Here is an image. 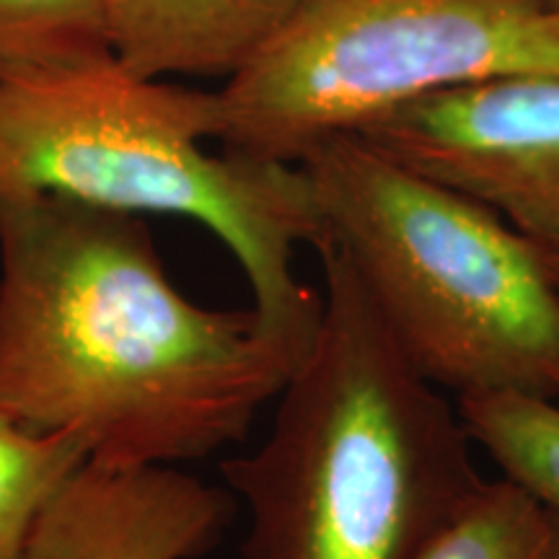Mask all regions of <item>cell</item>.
I'll list each match as a JSON object with an SVG mask.
<instances>
[{
  "instance_id": "obj_1",
  "label": "cell",
  "mask_w": 559,
  "mask_h": 559,
  "mask_svg": "<svg viewBox=\"0 0 559 559\" xmlns=\"http://www.w3.org/2000/svg\"><path fill=\"white\" fill-rule=\"evenodd\" d=\"M317 326L198 306L143 215L0 194V412L75 432L91 464L177 466L239 443Z\"/></svg>"
},
{
  "instance_id": "obj_2",
  "label": "cell",
  "mask_w": 559,
  "mask_h": 559,
  "mask_svg": "<svg viewBox=\"0 0 559 559\" xmlns=\"http://www.w3.org/2000/svg\"><path fill=\"white\" fill-rule=\"evenodd\" d=\"M324 306L267 438L221 464L243 559H419L485 485L456 402L389 337L345 257L317 243Z\"/></svg>"
},
{
  "instance_id": "obj_3",
  "label": "cell",
  "mask_w": 559,
  "mask_h": 559,
  "mask_svg": "<svg viewBox=\"0 0 559 559\" xmlns=\"http://www.w3.org/2000/svg\"><path fill=\"white\" fill-rule=\"evenodd\" d=\"M218 94L143 79L115 55L0 79V194L47 192L120 213L179 215L236 257L254 309L313 326L324 296L296 277L319 213L298 164L223 148Z\"/></svg>"
},
{
  "instance_id": "obj_4",
  "label": "cell",
  "mask_w": 559,
  "mask_h": 559,
  "mask_svg": "<svg viewBox=\"0 0 559 559\" xmlns=\"http://www.w3.org/2000/svg\"><path fill=\"white\" fill-rule=\"evenodd\" d=\"M298 166L317 243L345 257L423 379L456 400H559V293L539 243L358 132L321 140Z\"/></svg>"
},
{
  "instance_id": "obj_5",
  "label": "cell",
  "mask_w": 559,
  "mask_h": 559,
  "mask_svg": "<svg viewBox=\"0 0 559 559\" xmlns=\"http://www.w3.org/2000/svg\"><path fill=\"white\" fill-rule=\"evenodd\" d=\"M557 75L549 0H298L218 94L226 151L298 164L391 109L489 81Z\"/></svg>"
},
{
  "instance_id": "obj_6",
  "label": "cell",
  "mask_w": 559,
  "mask_h": 559,
  "mask_svg": "<svg viewBox=\"0 0 559 559\" xmlns=\"http://www.w3.org/2000/svg\"><path fill=\"white\" fill-rule=\"evenodd\" d=\"M409 169L485 202L559 254V79L489 81L391 109L358 130Z\"/></svg>"
},
{
  "instance_id": "obj_7",
  "label": "cell",
  "mask_w": 559,
  "mask_h": 559,
  "mask_svg": "<svg viewBox=\"0 0 559 559\" xmlns=\"http://www.w3.org/2000/svg\"><path fill=\"white\" fill-rule=\"evenodd\" d=\"M236 519L228 487L177 466L88 464L34 523L19 559H200Z\"/></svg>"
},
{
  "instance_id": "obj_8",
  "label": "cell",
  "mask_w": 559,
  "mask_h": 559,
  "mask_svg": "<svg viewBox=\"0 0 559 559\" xmlns=\"http://www.w3.org/2000/svg\"><path fill=\"white\" fill-rule=\"evenodd\" d=\"M298 0H107L115 58L143 79H230L290 16Z\"/></svg>"
},
{
  "instance_id": "obj_9",
  "label": "cell",
  "mask_w": 559,
  "mask_h": 559,
  "mask_svg": "<svg viewBox=\"0 0 559 559\" xmlns=\"http://www.w3.org/2000/svg\"><path fill=\"white\" fill-rule=\"evenodd\" d=\"M456 407L500 477L559 515V400L481 394L456 400Z\"/></svg>"
},
{
  "instance_id": "obj_10",
  "label": "cell",
  "mask_w": 559,
  "mask_h": 559,
  "mask_svg": "<svg viewBox=\"0 0 559 559\" xmlns=\"http://www.w3.org/2000/svg\"><path fill=\"white\" fill-rule=\"evenodd\" d=\"M88 464L70 430H32L0 412V559H19L34 523Z\"/></svg>"
},
{
  "instance_id": "obj_11",
  "label": "cell",
  "mask_w": 559,
  "mask_h": 559,
  "mask_svg": "<svg viewBox=\"0 0 559 559\" xmlns=\"http://www.w3.org/2000/svg\"><path fill=\"white\" fill-rule=\"evenodd\" d=\"M111 52L107 0H0V79L81 66Z\"/></svg>"
},
{
  "instance_id": "obj_12",
  "label": "cell",
  "mask_w": 559,
  "mask_h": 559,
  "mask_svg": "<svg viewBox=\"0 0 559 559\" xmlns=\"http://www.w3.org/2000/svg\"><path fill=\"white\" fill-rule=\"evenodd\" d=\"M555 519L508 479H485L477 495L419 559H549Z\"/></svg>"
},
{
  "instance_id": "obj_13",
  "label": "cell",
  "mask_w": 559,
  "mask_h": 559,
  "mask_svg": "<svg viewBox=\"0 0 559 559\" xmlns=\"http://www.w3.org/2000/svg\"><path fill=\"white\" fill-rule=\"evenodd\" d=\"M551 513V510H549ZM551 519H555V531H551V555L549 559H559V515L551 513Z\"/></svg>"
},
{
  "instance_id": "obj_14",
  "label": "cell",
  "mask_w": 559,
  "mask_h": 559,
  "mask_svg": "<svg viewBox=\"0 0 559 559\" xmlns=\"http://www.w3.org/2000/svg\"><path fill=\"white\" fill-rule=\"evenodd\" d=\"M547 264H549L551 280H555V285H557V293H559V254H549L547 251Z\"/></svg>"
},
{
  "instance_id": "obj_15",
  "label": "cell",
  "mask_w": 559,
  "mask_h": 559,
  "mask_svg": "<svg viewBox=\"0 0 559 559\" xmlns=\"http://www.w3.org/2000/svg\"><path fill=\"white\" fill-rule=\"evenodd\" d=\"M549 3H551V5H555V9L559 11V0H549Z\"/></svg>"
}]
</instances>
